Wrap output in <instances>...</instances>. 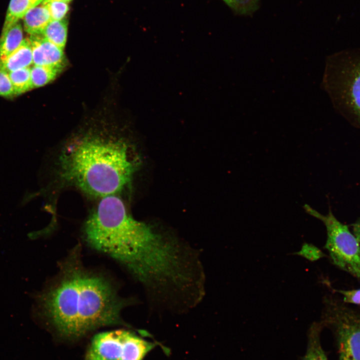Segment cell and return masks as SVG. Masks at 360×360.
<instances>
[{"mask_svg":"<svg viewBox=\"0 0 360 360\" xmlns=\"http://www.w3.org/2000/svg\"><path fill=\"white\" fill-rule=\"evenodd\" d=\"M82 232L90 247L122 264L148 292L175 282L185 264V244L135 220L116 195L100 198Z\"/></svg>","mask_w":360,"mask_h":360,"instance_id":"obj_1","label":"cell"},{"mask_svg":"<svg viewBox=\"0 0 360 360\" xmlns=\"http://www.w3.org/2000/svg\"><path fill=\"white\" fill-rule=\"evenodd\" d=\"M131 300L120 297L106 277L85 268L76 247L42 294V311L60 335L76 338L98 328L123 324L122 310Z\"/></svg>","mask_w":360,"mask_h":360,"instance_id":"obj_2","label":"cell"},{"mask_svg":"<svg viewBox=\"0 0 360 360\" xmlns=\"http://www.w3.org/2000/svg\"><path fill=\"white\" fill-rule=\"evenodd\" d=\"M140 163L136 148L125 138L90 132L72 138L62 146L56 172L64 185L100 198L124 190Z\"/></svg>","mask_w":360,"mask_h":360,"instance_id":"obj_3","label":"cell"},{"mask_svg":"<svg viewBox=\"0 0 360 360\" xmlns=\"http://www.w3.org/2000/svg\"><path fill=\"white\" fill-rule=\"evenodd\" d=\"M330 67L328 85L337 106L360 124V52H340Z\"/></svg>","mask_w":360,"mask_h":360,"instance_id":"obj_4","label":"cell"},{"mask_svg":"<svg viewBox=\"0 0 360 360\" xmlns=\"http://www.w3.org/2000/svg\"><path fill=\"white\" fill-rule=\"evenodd\" d=\"M322 318V323L331 328L336 336L338 360H360V308L326 296Z\"/></svg>","mask_w":360,"mask_h":360,"instance_id":"obj_5","label":"cell"},{"mask_svg":"<svg viewBox=\"0 0 360 360\" xmlns=\"http://www.w3.org/2000/svg\"><path fill=\"white\" fill-rule=\"evenodd\" d=\"M304 208L324 224L327 232L324 248L332 263L360 280V244L354 235L330 210L327 214L323 215L309 205L304 204Z\"/></svg>","mask_w":360,"mask_h":360,"instance_id":"obj_6","label":"cell"},{"mask_svg":"<svg viewBox=\"0 0 360 360\" xmlns=\"http://www.w3.org/2000/svg\"><path fill=\"white\" fill-rule=\"evenodd\" d=\"M33 64L64 68L66 64L64 50L48 40L42 34L30 35Z\"/></svg>","mask_w":360,"mask_h":360,"instance_id":"obj_7","label":"cell"},{"mask_svg":"<svg viewBox=\"0 0 360 360\" xmlns=\"http://www.w3.org/2000/svg\"><path fill=\"white\" fill-rule=\"evenodd\" d=\"M33 64L32 52L29 38L23 39L20 46L6 58L0 61V67L8 73L26 68Z\"/></svg>","mask_w":360,"mask_h":360,"instance_id":"obj_8","label":"cell"},{"mask_svg":"<svg viewBox=\"0 0 360 360\" xmlns=\"http://www.w3.org/2000/svg\"><path fill=\"white\" fill-rule=\"evenodd\" d=\"M156 346L134 333L124 330L123 350L120 360H142L146 354Z\"/></svg>","mask_w":360,"mask_h":360,"instance_id":"obj_9","label":"cell"},{"mask_svg":"<svg viewBox=\"0 0 360 360\" xmlns=\"http://www.w3.org/2000/svg\"><path fill=\"white\" fill-rule=\"evenodd\" d=\"M22 18L24 30L30 35L42 34L51 20L48 8L42 4L30 9Z\"/></svg>","mask_w":360,"mask_h":360,"instance_id":"obj_10","label":"cell"},{"mask_svg":"<svg viewBox=\"0 0 360 360\" xmlns=\"http://www.w3.org/2000/svg\"><path fill=\"white\" fill-rule=\"evenodd\" d=\"M22 40V28L19 20L4 26L0 38V61L14 52Z\"/></svg>","mask_w":360,"mask_h":360,"instance_id":"obj_11","label":"cell"},{"mask_svg":"<svg viewBox=\"0 0 360 360\" xmlns=\"http://www.w3.org/2000/svg\"><path fill=\"white\" fill-rule=\"evenodd\" d=\"M322 324L316 322L310 326L308 334L306 352L302 360H328L320 341Z\"/></svg>","mask_w":360,"mask_h":360,"instance_id":"obj_12","label":"cell"},{"mask_svg":"<svg viewBox=\"0 0 360 360\" xmlns=\"http://www.w3.org/2000/svg\"><path fill=\"white\" fill-rule=\"evenodd\" d=\"M68 20H50L44 30L42 35L50 42L64 50L68 34Z\"/></svg>","mask_w":360,"mask_h":360,"instance_id":"obj_13","label":"cell"},{"mask_svg":"<svg viewBox=\"0 0 360 360\" xmlns=\"http://www.w3.org/2000/svg\"><path fill=\"white\" fill-rule=\"evenodd\" d=\"M64 68L50 66H36L30 68L32 88L44 86L54 80Z\"/></svg>","mask_w":360,"mask_h":360,"instance_id":"obj_14","label":"cell"},{"mask_svg":"<svg viewBox=\"0 0 360 360\" xmlns=\"http://www.w3.org/2000/svg\"><path fill=\"white\" fill-rule=\"evenodd\" d=\"M44 0H11L4 26H6L19 20L32 8L39 4Z\"/></svg>","mask_w":360,"mask_h":360,"instance_id":"obj_15","label":"cell"},{"mask_svg":"<svg viewBox=\"0 0 360 360\" xmlns=\"http://www.w3.org/2000/svg\"><path fill=\"white\" fill-rule=\"evenodd\" d=\"M8 74L15 96H18L32 89L30 68L11 72Z\"/></svg>","mask_w":360,"mask_h":360,"instance_id":"obj_16","label":"cell"},{"mask_svg":"<svg viewBox=\"0 0 360 360\" xmlns=\"http://www.w3.org/2000/svg\"><path fill=\"white\" fill-rule=\"evenodd\" d=\"M229 6L240 14H247L255 10L258 0H223Z\"/></svg>","mask_w":360,"mask_h":360,"instance_id":"obj_17","label":"cell"},{"mask_svg":"<svg viewBox=\"0 0 360 360\" xmlns=\"http://www.w3.org/2000/svg\"><path fill=\"white\" fill-rule=\"evenodd\" d=\"M44 4L48 10L51 20L63 19L69 9L67 3L62 2L53 1Z\"/></svg>","mask_w":360,"mask_h":360,"instance_id":"obj_18","label":"cell"},{"mask_svg":"<svg viewBox=\"0 0 360 360\" xmlns=\"http://www.w3.org/2000/svg\"><path fill=\"white\" fill-rule=\"evenodd\" d=\"M293 254L304 257L312 262L317 260L326 256V254L318 248L312 244L308 243H304L301 250Z\"/></svg>","mask_w":360,"mask_h":360,"instance_id":"obj_19","label":"cell"},{"mask_svg":"<svg viewBox=\"0 0 360 360\" xmlns=\"http://www.w3.org/2000/svg\"><path fill=\"white\" fill-rule=\"evenodd\" d=\"M0 96L6 98L15 96L8 72L0 67Z\"/></svg>","mask_w":360,"mask_h":360,"instance_id":"obj_20","label":"cell"},{"mask_svg":"<svg viewBox=\"0 0 360 360\" xmlns=\"http://www.w3.org/2000/svg\"><path fill=\"white\" fill-rule=\"evenodd\" d=\"M342 297V300L348 304L360 306V288L351 290H336Z\"/></svg>","mask_w":360,"mask_h":360,"instance_id":"obj_21","label":"cell"},{"mask_svg":"<svg viewBox=\"0 0 360 360\" xmlns=\"http://www.w3.org/2000/svg\"><path fill=\"white\" fill-rule=\"evenodd\" d=\"M352 230L360 244V218L352 225Z\"/></svg>","mask_w":360,"mask_h":360,"instance_id":"obj_22","label":"cell"},{"mask_svg":"<svg viewBox=\"0 0 360 360\" xmlns=\"http://www.w3.org/2000/svg\"><path fill=\"white\" fill-rule=\"evenodd\" d=\"M86 360H105L98 354H95L91 349L88 351L86 357Z\"/></svg>","mask_w":360,"mask_h":360,"instance_id":"obj_23","label":"cell"},{"mask_svg":"<svg viewBox=\"0 0 360 360\" xmlns=\"http://www.w3.org/2000/svg\"><path fill=\"white\" fill-rule=\"evenodd\" d=\"M71 0H44L43 2H42V4H46L50 2H53V1L62 2H66V3H68V2H70Z\"/></svg>","mask_w":360,"mask_h":360,"instance_id":"obj_24","label":"cell"}]
</instances>
